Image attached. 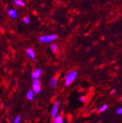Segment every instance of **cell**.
I'll use <instances>...</instances> for the list:
<instances>
[{"instance_id":"8fae6325","label":"cell","mask_w":122,"mask_h":123,"mask_svg":"<svg viewBox=\"0 0 122 123\" xmlns=\"http://www.w3.org/2000/svg\"><path fill=\"white\" fill-rule=\"evenodd\" d=\"M14 3L16 4L17 5L21 6V7L25 6V3L22 1V0H14Z\"/></svg>"},{"instance_id":"e0dca14e","label":"cell","mask_w":122,"mask_h":123,"mask_svg":"<svg viewBox=\"0 0 122 123\" xmlns=\"http://www.w3.org/2000/svg\"><path fill=\"white\" fill-rule=\"evenodd\" d=\"M79 100H80L81 102L83 103V102H85V100H86V98L83 97V96H81V97L79 98Z\"/></svg>"},{"instance_id":"277c9868","label":"cell","mask_w":122,"mask_h":123,"mask_svg":"<svg viewBox=\"0 0 122 123\" xmlns=\"http://www.w3.org/2000/svg\"><path fill=\"white\" fill-rule=\"evenodd\" d=\"M61 100H57L56 102L54 103L53 108H52V110H51V117L55 118L57 115H58V107L59 105L61 104Z\"/></svg>"},{"instance_id":"ac0fdd59","label":"cell","mask_w":122,"mask_h":123,"mask_svg":"<svg viewBox=\"0 0 122 123\" xmlns=\"http://www.w3.org/2000/svg\"><path fill=\"white\" fill-rule=\"evenodd\" d=\"M116 89H112L111 91H110V94H114L115 92H116Z\"/></svg>"},{"instance_id":"3957f363","label":"cell","mask_w":122,"mask_h":123,"mask_svg":"<svg viewBox=\"0 0 122 123\" xmlns=\"http://www.w3.org/2000/svg\"><path fill=\"white\" fill-rule=\"evenodd\" d=\"M32 91L34 93L39 94L41 91V84L39 79H35L32 83Z\"/></svg>"},{"instance_id":"52a82bcc","label":"cell","mask_w":122,"mask_h":123,"mask_svg":"<svg viewBox=\"0 0 122 123\" xmlns=\"http://www.w3.org/2000/svg\"><path fill=\"white\" fill-rule=\"evenodd\" d=\"M7 13H8V15H10V16H11V17L13 18H17L18 14H17L16 10H15V9H10V10L7 11Z\"/></svg>"},{"instance_id":"30bf717a","label":"cell","mask_w":122,"mask_h":123,"mask_svg":"<svg viewBox=\"0 0 122 123\" xmlns=\"http://www.w3.org/2000/svg\"><path fill=\"white\" fill-rule=\"evenodd\" d=\"M50 85L51 87H56L57 86V79L56 77H53V78L51 79L50 81Z\"/></svg>"},{"instance_id":"2e32d148","label":"cell","mask_w":122,"mask_h":123,"mask_svg":"<svg viewBox=\"0 0 122 123\" xmlns=\"http://www.w3.org/2000/svg\"><path fill=\"white\" fill-rule=\"evenodd\" d=\"M116 113L118 114H121V113H122V109H121V108H118V109H117Z\"/></svg>"},{"instance_id":"7c38bea8","label":"cell","mask_w":122,"mask_h":123,"mask_svg":"<svg viewBox=\"0 0 122 123\" xmlns=\"http://www.w3.org/2000/svg\"><path fill=\"white\" fill-rule=\"evenodd\" d=\"M108 105H107V104H104V105H102V106H101L99 108V112H104L105 111H106L107 109H108Z\"/></svg>"},{"instance_id":"5b68a950","label":"cell","mask_w":122,"mask_h":123,"mask_svg":"<svg viewBox=\"0 0 122 123\" xmlns=\"http://www.w3.org/2000/svg\"><path fill=\"white\" fill-rule=\"evenodd\" d=\"M42 73V70L41 68H37L36 69L35 71H33L32 73V78L35 80V79H39V78L40 77L41 74Z\"/></svg>"},{"instance_id":"7a4b0ae2","label":"cell","mask_w":122,"mask_h":123,"mask_svg":"<svg viewBox=\"0 0 122 123\" xmlns=\"http://www.w3.org/2000/svg\"><path fill=\"white\" fill-rule=\"evenodd\" d=\"M57 38H58L57 35L52 34V35H42V36H40L38 37V40L40 42H42V43H51V42H53V41L56 40Z\"/></svg>"},{"instance_id":"4fadbf2b","label":"cell","mask_w":122,"mask_h":123,"mask_svg":"<svg viewBox=\"0 0 122 123\" xmlns=\"http://www.w3.org/2000/svg\"><path fill=\"white\" fill-rule=\"evenodd\" d=\"M50 48H51V51H53V52H56V51L58 50V46H57V45H56V44H55V43L51 44V46H50Z\"/></svg>"},{"instance_id":"6da1fadb","label":"cell","mask_w":122,"mask_h":123,"mask_svg":"<svg viewBox=\"0 0 122 123\" xmlns=\"http://www.w3.org/2000/svg\"><path fill=\"white\" fill-rule=\"evenodd\" d=\"M78 76V72L76 70H72L67 73L65 77V86H70Z\"/></svg>"},{"instance_id":"ba28073f","label":"cell","mask_w":122,"mask_h":123,"mask_svg":"<svg viewBox=\"0 0 122 123\" xmlns=\"http://www.w3.org/2000/svg\"><path fill=\"white\" fill-rule=\"evenodd\" d=\"M53 123H64V119L61 115H57L54 118Z\"/></svg>"},{"instance_id":"8992f818","label":"cell","mask_w":122,"mask_h":123,"mask_svg":"<svg viewBox=\"0 0 122 123\" xmlns=\"http://www.w3.org/2000/svg\"><path fill=\"white\" fill-rule=\"evenodd\" d=\"M26 54H27V56L30 59H32V60H35V51H34L33 49H32V48H28L26 49Z\"/></svg>"},{"instance_id":"9c48e42d","label":"cell","mask_w":122,"mask_h":123,"mask_svg":"<svg viewBox=\"0 0 122 123\" xmlns=\"http://www.w3.org/2000/svg\"><path fill=\"white\" fill-rule=\"evenodd\" d=\"M34 95H35V93L33 92V91L32 90H29L28 92H27V93H26V98H27V99L28 100H32L33 98H34Z\"/></svg>"},{"instance_id":"9a60e30c","label":"cell","mask_w":122,"mask_h":123,"mask_svg":"<svg viewBox=\"0 0 122 123\" xmlns=\"http://www.w3.org/2000/svg\"><path fill=\"white\" fill-rule=\"evenodd\" d=\"M23 21H24V23H25L26 24H29V22H30V19H29V17L25 16V17H23Z\"/></svg>"},{"instance_id":"5bb4252c","label":"cell","mask_w":122,"mask_h":123,"mask_svg":"<svg viewBox=\"0 0 122 123\" xmlns=\"http://www.w3.org/2000/svg\"><path fill=\"white\" fill-rule=\"evenodd\" d=\"M21 119V117L20 115H18L17 117H16L14 118L13 123H20Z\"/></svg>"}]
</instances>
